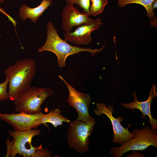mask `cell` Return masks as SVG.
Masks as SVG:
<instances>
[{
	"label": "cell",
	"mask_w": 157,
	"mask_h": 157,
	"mask_svg": "<svg viewBox=\"0 0 157 157\" xmlns=\"http://www.w3.org/2000/svg\"><path fill=\"white\" fill-rule=\"evenodd\" d=\"M59 78L65 84L69 92L67 101L69 104L74 108L78 114L76 120L88 122L94 119L90 115L89 108L91 98L88 94L80 92L69 85L60 75Z\"/></svg>",
	"instance_id": "8"
},
{
	"label": "cell",
	"mask_w": 157,
	"mask_h": 157,
	"mask_svg": "<svg viewBox=\"0 0 157 157\" xmlns=\"http://www.w3.org/2000/svg\"><path fill=\"white\" fill-rule=\"evenodd\" d=\"M133 95L134 100L133 101L129 103H122V106L123 107L129 109L133 110L137 109L142 113V117L144 119L146 115H147L149 119V123L151 126V129L157 133V119L154 118L151 113V105L153 99L157 96L156 86L154 84L151 86V90L149 93V97L148 99L144 101L139 102L138 101L135 92L132 93Z\"/></svg>",
	"instance_id": "12"
},
{
	"label": "cell",
	"mask_w": 157,
	"mask_h": 157,
	"mask_svg": "<svg viewBox=\"0 0 157 157\" xmlns=\"http://www.w3.org/2000/svg\"><path fill=\"white\" fill-rule=\"evenodd\" d=\"M96 107V109L93 110L96 115L99 116L104 114L110 121L114 133L113 143L121 144L135 137V135L129 131L128 128H125L122 125L121 123L124 120L122 117L118 116L116 118L113 116V106L108 105L106 107L105 104L100 103H97Z\"/></svg>",
	"instance_id": "7"
},
{
	"label": "cell",
	"mask_w": 157,
	"mask_h": 157,
	"mask_svg": "<svg viewBox=\"0 0 157 157\" xmlns=\"http://www.w3.org/2000/svg\"><path fill=\"white\" fill-rule=\"evenodd\" d=\"M157 7V0H154L152 4V9H154L156 8Z\"/></svg>",
	"instance_id": "21"
},
{
	"label": "cell",
	"mask_w": 157,
	"mask_h": 157,
	"mask_svg": "<svg viewBox=\"0 0 157 157\" xmlns=\"http://www.w3.org/2000/svg\"><path fill=\"white\" fill-rule=\"evenodd\" d=\"M154 0H118V5L124 7L129 4L136 3L143 6L146 10L147 15L150 19H154L155 14L152 7V4Z\"/></svg>",
	"instance_id": "15"
},
{
	"label": "cell",
	"mask_w": 157,
	"mask_h": 157,
	"mask_svg": "<svg viewBox=\"0 0 157 157\" xmlns=\"http://www.w3.org/2000/svg\"><path fill=\"white\" fill-rule=\"evenodd\" d=\"M54 94L49 88L30 86L13 101L15 110L30 114L40 113L42 103Z\"/></svg>",
	"instance_id": "4"
},
{
	"label": "cell",
	"mask_w": 157,
	"mask_h": 157,
	"mask_svg": "<svg viewBox=\"0 0 157 157\" xmlns=\"http://www.w3.org/2000/svg\"><path fill=\"white\" fill-rule=\"evenodd\" d=\"M9 79L6 78L5 80L0 83V101L9 100L8 94L7 89Z\"/></svg>",
	"instance_id": "18"
},
{
	"label": "cell",
	"mask_w": 157,
	"mask_h": 157,
	"mask_svg": "<svg viewBox=\"0 0 157 157\" xmlns=\"http://www.w3.org/2000/svg\"><path fill=\"white\" fill-rule=\"evenodd\" d=\"M135 137L121 144L119 147L110 148L109 153L114 157H120L131 150H143L150 146L157 147V135L148 126L144 128L134 129L132 132Z\"/></svg>",
	"instance_id": "5"
},
{
	"label": "cell",
	"mask_w": 157,
	"mask_h": 157,
	"mask_svg": "<svg viewBox=\"0 0 157 157\" xmlns=\"http://www.w3.org/2000/svg\"><path fill=\"white\" fill-rule=\"evenodd\" d=\"M60 109L56 108L51 110L47 114H43L41 118V124L46 126L47 123L51 124L56 128L58 126L62 125L64 122H70V120L61 114Z\"/></svg>",
	"instance_id": "14"
},
{
	"label": "cell",
	"mask_w": 157,
	"mask_h": 157,
	"mask_svg": "<svg viewBox=\"0 0 157 157\" xmlns=\"http://www.w3.org/2000/svg\"><path fill=\"white\" fill-rule=\"evenodd\" d=\"M47 28L46 40L43 45L38 49V51L41 52L44 51H48L54 53L57 57V62L60 67L65 66L66 58L70 55L77 54L81 51H87L90 53L92 56H93L104 48V45L99 49L72 46L66 41L61 39L52 22L48 23Z\"/></svg>",
	"instance_id": "3"
},
{
	"label": "cell",
	"mask_w": 157,
	"mask_h": 157,
	"mask_svg": "<svg viewBox=\"0 0 157 157\" xmlns=\"http://www.w3.org/2000/svg\"><path fill=\"white\" fill-rule=\"evenodd\" d=\"M9 135L12 138L10 142H7L6 156L15 157L17 154L23 157H51L52 152L44 148L42 144L34 147L32 144L33 138L40 135V130L36 128L23 131L10 130Z\"/></svg>",
	"instance_id": "2"
},
{
	"label": "cell",
	"mask_w": 157,
	"mask_h": 157,
	"mask_svg": "<svg viewBox=\"0 0 157 157\" xmlns=\"http://www.w3.org/2000/svg\"><path fill=\"white\" fill-rule=\"evenodd\" d=\"M65 1L67 4L78 5L88 16H90V0H65Z\"/></svg>",
	"instance_id": "17"
},
{
	"label": "cell",
	"mask_w": 157,
	"mask_h": 157,
	"mask_svg": "<svg viewBox=\"0 0 157 157\" xmlns=\"http://www.w3.org/2000/svg\"><path fill=\"white\" fill-rule=\"evenodd\" d=\"M154 20H151L150 24L152 26L155 27L156 28L157 27V17H154Z\"/></svg>",
	"instance_id": "20"
},
{
	"label": "cell",
	"mask_w": 157,
	"mask_h": 157,
	"mask_svg": "<svg viewBox=\"0 0 157 157\" xmlns=\"http://www.w3.org/2000/svg\"><path fill=\"white\" fill-rule=\"evenodd\" d=\"M103 24L101 18H97L91 24H83L78 27L72 32L65 33L64 40L77 45L89 44L92 40L90 35L91 33L98 30Z\"/></svg>",
	"instance_id": "11"
},
{
	"label": "cell",
	"mask_w": 157,
	"mask_h": 157,
	"mask_svg": "<svg viewBox=\"0 0 157 157\" xmlns=\"http://www.w3.org/2000/svg\"><path fill=\"white\" fill-rule=\"evenodd\" d=\"M4 0H0V2L1 3H2L3 2V1H4Z\"/></svg>",
	"instance_id": "22"
},
{
	"label": "cell",
	"mask_w": 157,
	"mask_h": 157,
	"mask_svg": "<svg viewBox=\"0 0 157 157\" xmlns=\"http://www.w3.org/2000/svg\"><path fill=\"white\" fill-rule=\"evenodd\" d=\"M96 123L94 119L88 122L76 119L69 122L67 139L70 147L80 154L87 152L89 137Z\"/></svg>",
	"instance_id": "6"
},
{
	"label": "cell",
	"mask_w": 157,
	"mask_h": 157,
	"mask_svg": "<svg viewBox=\"0 0 157 157\" xmlns=\"http://www.w3.org/2000/svg\"><path fill=\"white\" fill-rule=\"evenodd\" d=\"M37 71L33 58L19 59L3 71L8 78L9 100L13 101L31 86Z\"/></svg>",
	"instance_id": "1"
},
{
	"label": "cell",
	"mask_w": 157,
	"mask_h": 157,
	"mask_svg": "<svg viewBox=\"0 0 157 157\" xmlns=\"http://www.w3.org/2000/svg\"><path fill=\"white\" fill-rule=\"evenodd\" d=\"M0 12L3 13L5 14L8 18L13 23L14 26H15L16 24V22L10 16L7 14L4 11V10L1 8L0 7Z\"/></svg>",
	"instance_id": "19"
},
{
	"label": "cell",
	"mask_w": 157,
	"mask_h": 157,
	"mask_svg": "<svg viewBox=\"0 0 157 157\" xmlns=\"http://www.w3.org/2000/svg\"><path fill=\"white\" fill-rule=\"evenodd\" d=\"M52 0H42L39 5L34 8L24 4L19 8V16L23 20L28 18L35 23L45 10L52 5Z\"/></svg>",
	"instance_id": "13"
},
{
	"label": "cell",
	"mask_w": 157,
	"mask_h": 157,
	"mask_svg": "<svg viewBox=\"0 0 157 157\" xmlns=\"http://www.w3.org/2000/svg\"><path fill=\"white\" fill-rule=\"evenodd\" d=\"M108 0H91L92 4L89 8V15L96 16L101 14L104 10Z\"/></svg>",
	"instance_id": "16"
},
{
	"label": "cell",
	"mask_w": 157,
	"mask_h": 157,
	"mask_svg": "<svg viewBox=\"0 0 157 157\" xmlns=\"http://www.w3.org/2000/svg\"><path fill=\"white\" fill-rule=\"evenodd\" d=\"M61 17L62 28L66 33L71 32L74 27L90 24L95 20L89 17L85 13L78 11L74 5L67 3L63 9Z\"/></svg>",
	"instance_id": "10"
},
{
	"label": "cell",
	"mask_w": 157,
	"mask_h": 157,
	"mask_svg": "<svg viewBox=\"0 0 157 157\" xmlns=\"http://www.w3.org/2000/svg\"><path fill=\"white\" fill-rule=\"evenodd\" d=\"M42 112L35 114L19 112L18 113H0V119L12 126L14 130L23 131L36 128L41 125Z\"/></svg>",
	"instance_id": "9"
}]
</instances>
